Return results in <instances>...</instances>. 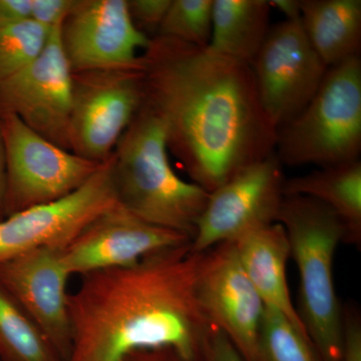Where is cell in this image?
Listing matches in <instances>:
<instances>
[{
  "label": "cell",
  "mask_w": 361,
  "mask_h": 361,
  "mask_svg": "<svg viewBox=\"0 0 361 361\" xmlns=\"http://www.w3.org/2000/svg\"><path fill=\"white\" fill-rule=\"evenodd\" d=\"M140 61L142 104L160 121L169 153L192 183L211 193L274 153L277 129L250 66L159 35Z\"/></svg>",
  "instance_id": "6da1fadb"
},
{
  "label": "cell",
  "mask_w": 361,
  "mask_h": 361,
  "mask_svg": "<svg viewBox=\"0 0 361 361\" xmlns=\"http://www.w3.org/2000/svg\"><path fill=\"white\" fill-rule=\"evenodd\" d=\"M201 255L189 243L130 267L82 276L68 297L71 349L66 361H122L134 351L154 348L199 361L217 329L197 296Z\"/></svg>",
  "instance_id": "7a4b0ae2"
},
{
  "label": "cell",
  "mask_w": 361,
  "mask_h": 361,
  "mask_svg": "<svg viewBox=\"0 0 361 361\" xmlns=\"http://www.w3.org/2000/svg\"><path fill=\"white\" fill-rule=\"evenodd\" d=\"M111 170L120 205L149 224L193 239L210 193L176 174L161 123L144 104L111 154Z\"/></svg>",
  "instance_id": "3957f363"
},
{
  "label": "cell",
  "mask_w": 361,
  "mask_h": 361,
  "mask_svg": "<svg viewBox=\"0 0 361 361\" xmlns=\"http://www.w3.org/2000/svg\"><path fill=\"white\" fill-rule=\"evenodd\" d=\"M286 232L290 257L299 274V310L308 336L322 361H341L343 311L334 265L345 228L329 207L306 196H284L277 216Z\"/></svg>",
  "instance_id": "277c9868"
},
{
  "label": "cell",
  "mask_w": 361,
  "mask_h": 361,
  "mask_svg": "<svg viewBox=\"0 0 361 361\" xmlns=\"http://www.w3.org/2000/svg\"><path fill=\"white\" fill-rule=\"evenodd\" d=\"M361 59L330 66L300 113L277 130L275 154L282 165L318 167L360 160Z\"/></svg>",
  "instance_id": "5b68a950"
},
{
  "label": "cell",
  "mask_w": 361,
  "mask_h": 361,
  "mask_svg": "<svg viewBox=\"0 0 361 361\" xmlns=\"http://www.w3.org/2000/svg\"><path fill=\"white\" fill-rule=\"evenodd\" d=\"M6 166V217L65 198L84 186L104 163L61 148L18 116H0Z\"/></svg>",
  "instance_id": "8992f818"
},
{
  "label": "cell",
  "mask_w": 361,
  "mask_h": 361,
  "mask_svg": "<svg viewBox=\"0 0 361 361\" xmlns=\"http://www.w3.org/2000/svg\"><path fill=\"white\" fill-rule=\"evenodd\" d=\"M144 104L141 61L129 68L73 73L68 146L104 163Z\"/></svg>",
  "instance_id": "52a82bcc"
},
{
  "label": "cell",
  "mask_w": 361,
  "mask_h": 361,
  "mask_svg": "<svg viewBox=\"0 0 361 361\" xmlns=\"http://www.w3.org/2000/svg\"><path fill=\"white\" fill-rule=\"evenodd\" d=\"M250 66L261 104L277 130L307 106L329 70L301 20H284L270 27Z\"/></svg>",
  "instance_id": "ba28073f"
},
{
  "label": "cell",
  "mask_w": 361,
  "mask_h": 361,
  "mask_svg": "<svg viewBox=\"0 0 361 361\" xmlns=\"http://www.w3.org/2000/svg\"><path fill=\"white\" fill-rule=\"evenodd\" d=\"M284 180L282 164L274 152L211 192L197 222L192 251L203 253L277 222L284 198Z\"/></svg>",
  "instance_id": "9c48e42d"
},
{
  "label": "cell",
  "mask_w": 361,
  "mask_h": 361,
  "mask_svg": "<svg viewBox=\"0 0 361 361\" xmlns=\"http://www.w3.org/2000/svg\"><path fill=\"white\" fill-rule=\"evenodd\" d=\"M61 26L49 32L37 58L0 82V116H18L47 141L70 151L73 73L61 45Z\"/></svg>",
  "instance_id": "30bf717a"
},
{
  "label": "cell",
  "mask_w": 361,
  "mask_h": 361,
  "mask_svg": "<svg viewBox=\"0 0 361 361\" xmlns=\"http://www.w3.org/2000/svg\"><path fill=\"white\" fill-rule=\"evenodd\" d=\"M116 203L111 156L73 193L0 221V265L35 249H63L90 221Z\"/></svg>",
  "instance_id": "8fae6325"
},
{
  "label": "cell",
  "mask_w": 361,
  "mask_h": 361,
  "mask_svg": "<svg viewBox=\"0 0 361 361\" xmlns=\"http://www.w3.org/2000/svg\"><path fill=\"white\" fill-rule=\"evenodd\" d=\"M197 296L211 323L245 361H258V337L265 304L243 269L234 242L203 252Z\"/></svg>",
  "instance_id": "7c38bea8"
},
{
  "label": "cell",
  "mask_w": 361,
  "mask_h": 361,
  "mask_svg": "<svg viewBox=\"0 0 361 361\" xmlns=\"http://www.w3.org/2000/svg\"><path fill=\"white\" fill-rule=\"evenodd\" d=\"M182 233L149 224L116 203L97 215L70 243L61 257L73 275L130 267L152 254L191 243Z\"/></svg>",
  "instance_id": "4fadbf2b"
},
{
  "label": "cell",
  "mask_w": 361,
  "mask_h": 361,
  "mask_svg": "<svg viewBox=\"0 0 361 361\" xmlns=\"http://www.w3.org/2000/svg\"><path fill=\"white\" fill-rule=\"evenodd\" d=\"M61 39L73 73L137 66L151 42L135 27L127 0H77Z\"/></svg>",
  "instance_id": "5bb4252c"
},
{
  "label": "cell",
  "mask_w": 361,
  "mask_h": 361,
  "mask_svg": "<svg viewBox=\"0 0 361 361\" xmlns=\"http://www.w3.org/2000/svg\"><path fill=\"white\" fill-rule=\"evenodd\" d=\"M61 249H35L0 265V285L66 360L71 349L68 283Z\"/></svg>",
  "instance_id": "9a60e30c"
},
{
  "label": "cell",
  "mask_w": 361,
  "mask_h": 361,
  "mask_svg": "<svg viewBox=\"0 0 361 361\" xmlns=\"http://www.w3.org/2000/svg\"><path fill=\"white\" fill-rule=\"evenodd\" d=\"M240 262L266 306L279 311L308 336L292 303L287 282L290 247L283 226L275 222L252 230L234 241Z\"/></svg>",
  "instance_id": "2e32d148"
},
{
  "label": "cell",
  "mask_w": 361,
  "mask_h": 361,
  "mask_svg": "<svg viewBox=\"0 0 361 361\" xmlns=\"http://www.w3.org/2000/svg\"><path fill=\"white\" fill-rule=\"evenodd\" d=\"M306 37L329 68L360 56V0H300Z\"/></svg>",
  "instance_id": "e0dca14e"
},
{
  "label": "cell",
  "mask_w": 361,
  "mask_h": 361,
  "mask_svg": "<svg viewBox=\"0 0 361 361\" xmlns=\"http://www.w3.org/2000/svg\"><path fill=\"white\" fill-rule=\"evenodd\" d=\"M284 196H306L322 202L345 228V243H361V161L322 167L285 180Z\"/></svg>",
  "instance_id": "ac0fdd59"
},
{
  "label": "cell",
  "mask_w": 361,
  "mask_h": 361,
  "mask_svg": "<svg viewBox=\"0 0 361 361\" xmlns=\"http://www.w3.org/2000/svg\"><path fill=\"white\" fill-rule=\"evenodd\" d=\"M266 0H213L208 49L251 66L270 30Z\"/></svg>",
  "instance_id": "d6986e66"
},
{
  "label": "cell",
  "mask_w": 361,
  "mask_h": 361,
  "mask_svg": "<svg viewBox=\"0 0 361 361\" xmlns=\"http://www.w3.org/2000/svg\"><path fill=\"white\" fill-rule=\"evenodd\" d=\"M0 361H63L44 332L1 285Z\"/></svg>",
  "instance_id": "ffe728a7"
},
{
  "label": "cell",
  "mask_w": 361,
  "mask_h": 361,
  "mask_svg": "<svg viewBox=\"0 0 361 361\" xmlns=\"http://www.w3.org/2000/svg\"><path fill=\"white\" fill-rule=\"evenodd\" d=\"M258 361H322L310 336L279 311L265 305L258 337Z\"/></svg>",
  "instance_id": "44dd1931"
},
{
  "label": "cell",
  "mask_w": 361,
  "mask_h": 361,
  "mask_svg": "<svg viewBox=\"0 0 361 361\" xmlns=\"http://www.w3.org/2000/svg\"><path fill=\"white\" fill-rule=\"evenodd\" d=\"M212 14L213 0H172L157 35L196 47H208Z\"/></svg>",
  "instance_id": "7402d4cb"
},
{
  "label": "cell",
  "mask_w": 361,
  "mask_h": 361,
  "mask_svg": "<svg viewBox=\"0 0 361 361\" xmlns=\"http://www.w3.org/2000/svg\"><path fill=\"white\" fill-rule=\"evenodd\" d=\"M49 33V30L33 20L0 23V82L39 56Z\"/></svg>",
  "instance_id": "603a6c76"
},
{
  "label": "cell",
  "mask_w": 361,
  "mask_h": 361,
  "mask_svg": "<svg viewBox=\"0 0 361 361\" xmlns=\"http://www.w3.org/2000/svg\"><path fill=\"white\" fill-rule=\"evenodd\" d=\"M172 0H127L135 27L153 39L158 35Z\"/></svg>",
  "instance_id": "cb8c5ba5"
},
{
  "label": "cell",
  "mask_w": 361,
  "mask_h": 361,
  "mask_svg": "<svg viewBox=\"0 0 361 361\" xmlns=\"http://www.w3.org/2000/svg\"><path fill=\"white\" fill-rule=\"evenodd\" d=\"M77 0H32L30 20L51 32L63 25Z\"/></svg>",
  "instance_id": "d4e9b609"
},
{
  "label": "cell",
  "mask_w": 361,
  "mask_h": 361,
  "mask_svg": "<svg viewBox=\"0 0 361 361\" xmlns=\"http://www.w3.org/2000/svg\"><path fill=\"white\" fill-rule=\"evenodd\" d=\"M341 361H361V322L356 311H343V345Z\"/></svg>",
  "instance_id": "484cf974"
},
{
  "label": "cell",
  "mask_w": 361,
  "mask_h": 361,
  "mask_svg": "<svg viewBox=\"0 0 361 361\" xmlns=\"http://www.w3.org/2000/svg\"><path fill=\"white\" fill-rule=\"evenodd\" d=\"M199 361H245L231 342L215 329L207 339Z\"/></svg>",
  "instance_id": "4316f807"
},
{
  "label": "cell",
  "mask_w": 361,
  "mask_h": 361,
  "mask_svg": "<svg viewBox=\"0 0 361 361\" xmlns=\"http://www.w3.org/2000/svg\"><path fill=\"white\" fill-rule=\"evenodd\" d=\"M32 0H0V23L32 20Z\"/></svg>",
  "instance_id": "83f0119b"
},
{
  "label": "cell",
  "mask_w": 361,
  "mask_h": 361,
  "mask_svg": "<svg viewBox=\"0 0 361 361\" xmlns=\"http://www.w3.org/2000/svg\"><path fill=\"white\" fill-rule=\"evenodd\" d=\"M122 361H186L171 348L142 349L126 356Z\"/></svg>",
  "instance_id": "f1b7e54d"
},
{
  "label": "cell",
  "mask_w": 361,
  "mask_h": 361,
  "mask_svg": "<svg viewBox=\"0 0 361 361\" xmlns=\"http://www.w3.org/2000/svg\"><path fill=\"white\" fill-rule=\"evenodd\" d=\"M269 4L283 14L285 20H301L300 0H270Z\"/></svg>",
  "instance_id": "f546056e"
},
{
  "label": "cell",
  "mask_w": 361,
  "mask_h": 361,
  "mask_svg": "<svg viewBox=\"0 0 361 361\" xmlns=\"http://www.w3.org/2000/svg\"><path fill=\"white\" fill-rule=\"evenodd\" d=\"M6 157H4V144L0 135V221L6 218L4 213V203H6Z\"/></svg>",
  "instance_id": "4dcf8cb0"
}]
</instances>
